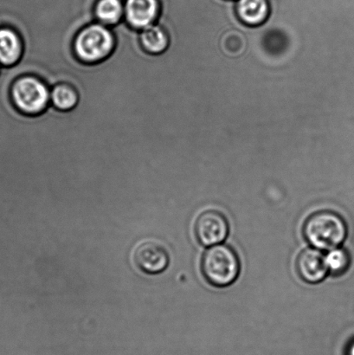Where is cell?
<instances>
[{
  "label": "cell",
  "mask_w": 354,
  "mask_h": 355,
  "mask_svg": "<svg viewBox=\"0 0 354 355\" xmlns=\"http://www.w3.org/2000/svg\"><path fill=\"white\" fill-rule=\"evenodd\" d=\"M307 241L320 250L338 248L348 236V226L344 219L336 212L321 211L307 218L303 226Z\"/></svg>",
  "instance_id": "obj_1"
},
{
  "label": "cell",
  "mask_w": 354,
  "mask_h": 355,
  "mask_svg": "<svg viewBox=\"0 0 354 355\" xmlns=\"http://www.w3.org/2000/svg\"><path fill=\"white\" fill-rule=\"evenodd\" d=\"M116 46L111 28L94 22L82 28L74 40L76 57L85 64H98L109 58Z\"/></svg>",
  "instance_id": "obj_2"
},
{
  "label": "cell",
  "mask_w": 354,
  "mask_h": 355,
  "mask_svg": "<svg viewBox=\"0 0 354 355\" xmlns=\"http://www.w3.org/2000/svg\"><path fill=\"white\" fill-rule=\"evenodd\" d=\"M201 270L208 283L215 287L224 288L237 280L240 272V262L230 246L218 245L204 252Z\"/></svg>",
  "instance_id": "obj_3"
},
{
  "label": "cell",
  "mask_w": 354,
  "mask_h": 355,
  "mask_svg": "<svg viewBox=\"0 0 354 355\" xmlns=\"http://www.w3.org/2000/svg\"><path fill=\"white\" fill-rule=\"evenodd\" d=\"M10 99L20 112L36 116L50 105L51 89L37 76H19L10 87Z\"/></svg>",
  "instance_id": "obj_4"
},
{
  "label": "cell",
  "mask_w": 354,
  "mask_h": 355,
  "mask_svg": "<svg viewBox=\"0 0 354 355\" xmlns=\"http://www.w3.org/2000/svg\"><path fill=\"white\" fill-rule=\"evenodd\" d=\"M197 241L204 246H214L224 242L229 234V223L221 212L210 210L197 217L194 226Z\"/></svg>",
  "instance_id": "obj_5"
},
{
  "label": "cell",
  "mask_w": 354,
  "mask_h": 355,
  "mask_svg": "<svg viewBox=\"0 0 354 355\" xmlns=\"http://www.w3.org/2000/svg\"><path fill=\"white\" fill-rule=\"evenodd\" d=\"M135 266L148 275L161 274L168 269L169 254L165 246L154 240L142 242L133 254Z\"/></svg>",
  "instance_id": "obj_6"
},
{
  "label": "cell",
  "mask_w": 354,
  "mask_h": 355,
  "mask_svg": "<svg viewBox=\"0 0 354 355\" xmlns=\"http://www.w3.org/2000/svg\"><path fill=\"white\" fill-rule=\"evenodd\" d=\"M161 13L159 0H125L124 20L128 26L141 31L157 22Z\"/></svg>",
  "instance_id": "obj_7"
},
{
  "label": "cell",
  "mask_w": 354,
  "mask_h": 355,
  "mask_svg": "<svg viewBox=\"0 0 354 355\" xmlns=\"http://www.w3.org/2000/svg\"><path fill=\"white\" fill-rule=\"evenodd\" d=\"M297 270L299 277L308 284H318L328 272L326 257L320 250L308 248L297 257Z\"/></svg>",
  "instance_id": "obj_8"
},
{
  "label": "cell",
  "mask_w": 354,
  "mask_h": 355,
  "mask_svg": "<svg viewBox=\"0 0 354 355\" xmlns=\"http://www.w3.org/2000/svg\"><path fill=\"white\" fill-rule=\"evenodd\" d=\"M24 54L22 37L10 26H0V66L12 67L19 64Z\"/></svg>",
  "instance_id": "obj_9"
},
{
  "label": "cell",
  "mask_w": 354,
  "mask_h": 355,
  "mask_svg": "<svg viewBox=\"0 0 354 355\" xmlns=\"http://www.w3.org/2000/svg\"><path fill=\"white\" fill-rule=\"evenodd\" d=\"M236 14L245 26H262L270 14L269 0H236Z\"/></svg>",
  "instance_id": "obj_10"
},
{
  "label": "cell",
  "mask_w": 354,
  "mask_h": 355,
  "mask_svg": "<svg viewBox=\"0 0 354 355\" xmlns=\"http://www.w3.org/2000/svg\"><path fill=\"white\" fill-rule=\"evenodd\" d=\"M140 41L144 50L152 55L163 53L168 50L170 44L168 33L157 22L140 31Z\"/></svg>",
  "instance_id": "obj_11"
},
{
  "label": "cell",
  "mask_w": 354,
  "mask_h": 355,
  "mask_svg": "<svg viewBox=\"0 0 354 355\" xmlns=\"http://www.w3.org/2000/svg\"><path fill=\"white\" fill-rule=\"evenodd\" d=\"M96 22L113 27L124 20L123 0H97L94 8Z\"/></svg>",
  "instance_id": "obj_12"
},
{
  "label": "cell",
  "mask_w": 354,
  "mask_h": 355,
  "mask_svg": "<svg viewBox=\"0 0 354 355\" xmlns=\"http://www.w3.org/2000/svg\"><path fill=\"white\" fill-rule=\"evenodd\" d=\"M78 93L74 86L62 83L51 89V103L55 109L69 111L78 103Z\"/></svg>",
  "instance_id": "obj_13"
},
{
  "label": "cell",
  "mask_w": 354,
  "mask_h": 355,
  "mask_svg": "<svg viewBox=\"0 0 354 355\" xmlns=\"http://www.w3.org/2000/svg\"><path fill=\"white\" fill-rule=\"evenodd\" d=\"M328 271L335 276H341L348 270L351 259L348 252L344 249L336 248L330 250L326 257Z\"/></svg>",
  "instance_id": "obj_14"
},
{
  "label": "cell",
  "mask_w": 354,
  "mask_h": 355,
  "mask_svg": "<svg viewBox=\"0 0 354 355\" xmlns=\"http://www.w3.org/2000/svg\"><path fill=\"white\" fill-rule=\"evenodd\" d=\"M348 355H354V342H353L351 345L349 346Z\"/></svg>",
  "instance_id": "obj_15"
},
{
  "label": "cell",
  "mask_w": 354,
  "mask_h": 355,
  "mask_svg": "<svg viewBox=\"0 0 354 355\" xmlns=\"http://www.w3.org/2000/svg\"><path fill=\"white\" fill-rule=\"evenodd\" d=\"M1 69H2L1 66H0V75H1Z\"/></svg>",
  "instance_id": "obj_16"
}]
</instances>
